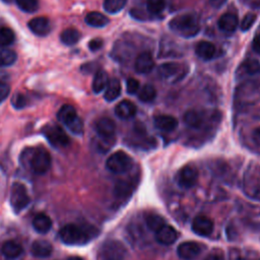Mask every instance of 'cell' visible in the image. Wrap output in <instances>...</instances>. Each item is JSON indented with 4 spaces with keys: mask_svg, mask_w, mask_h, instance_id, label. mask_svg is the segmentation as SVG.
I'll use <instances>...</instances> for the list:
<instances>
[{
    "mask_svg": "<svg viewBox=\"0 0 260 260\" xmlns=\"http://www.w3.org/2000/svg\"><path fill=\"white\" fill-rule=\"evenodd\" d=\"M169 27L183 38H193L200 30L198 15L192 12L179 14L170 20Z\"/></svg>",
    "mask_w": 260,
    "mask_h": 260,
    "instance_id": "1",
    "label": "cell"
},
{
    "mask_svg": "<svg viewBox=\"0 0 260 260\" xmlns=\"http://www.w3.org/2000/svg\"><path fill=\"white\" fill-rule=\"evenodd\" d=\"M21 159L36 174L43 175L47 173L51 167V155L49 151L43 147H31L23 150Z\"/></svg>",
    "mask_w": 260,
    "mask_h": 260,
    "instance_id": "2",
    "label": "cell"
},
{
    "mask_svg": "<svg viewBox=\"0 0 260 260\" xmlns=\"http://www.w3.org/2000/svg\"><path fill=\"white\" fill-rule=\"evenodd\" d=\"M91 230L89 231L75 223H67L60 230L59 237L67 245H84L95 237V233Z\"/></svg>",
    "mask_w": 260,
    "mask_h": 260,
    "instance_id": "3",
    "label": "cell"
},
{
    "mask_svg": "<svg viewBox=\"0 0 260 260\" xmlns=\"http://www.w3.org/2000/svg\"><path fill=\"white\" fill-rule=\"evenodd\" d=\"M94 130L101 139L103 141L101 143V148H103V145H106V148L108 149L111 147V145L114 143L115 140V133H116V124L115 122L107 117L101 118L95 122Z\"/></svg>",
    "mask_w": 260,
    "mask_h": 260,
    "instance_id": "4",
    "label": "cell"
},
{
    "mask_svg": "<svg viewBox=\"0 0 260 260\" xmlns=\"http://www.w3.org/2000/svg\"><path fill=\"white\" fill-rule=\"evenodd\" d=\"M132 166L131 156L122 150L112 153L106 161L107 169L114 174H125L131 170Z\"/></svg>",
    "mask_w": 260,
    "mask_h": 260,
    "instance_id": "5",
    "label": "cell"
},
{
    "mask_svg": "<svg viewBox=\"0 0 260 260\" xmlns=\"http://www.w3.org/2000/svg\"><path fill=\"white\" fill-rule=\"evenodd\" d=\"M243 192L252 200L260 201V171L249 170L243 181Z\"/></svg>",
    "mask_w": 260,
    "mask_h": 260,
    "instance_id": "6",
    "label": "cell"
},
{
    "mask_svg": "<svg viewBox=\"0 0 260 260\" xmlns=\"http://www.w3.org/2000/svg\"><path fill=\"white\" fill-rule=\"evenodd\" d=\"M42 132L48 141L55 147H65L70 143L69 136L62 127L56 124L46 125L42 129Z\"/></svg>",
    "mask_w": 260,
    "mask_h": 260,
    "instance_id": "7",
    "label": "cell"
},
{
    "mask_svg": "<svg viewBox=\"0 0 260 260\" xmlns=\"http://www.w3.org/2000/svg\"><path fill=\"white\" fill-rule=\"evenodd\" d=\"M126 254L125 246L117 240H108L101 248L102 260H125Z\"/></svg>",
    "mask_w": 260,
    "mask_h": 260,
    "instance_id": "8",
    "label": "cell"
},
{
    "mask_svg": "<svg viewBox=\"0 0 260 260\" xmlns=\"http://www.w3.org/2000/svg\"><path fill=\"white\" fill-rule=\"evenodd\" d=\"M29 203V196L25 186L19 182L12 185L10 193V204L14 212L18 213Z\"/></svg>",
    "mask_w": 260,
    "mask_h": 260,
    "instance_id": "9",
    "label": "cell"
},
{
    "mask_svg": "<svg viewBox=\"0 0 260 260\" xmlns=\"http://www.w3.org/2000/svg\"><path fill=\"white\" fill-rule=\"evenodd\" d=\"M187 68H184L182 64L175 63V62H168L164 63L158 66L157 73L162 79L169 80L171 82H177L184 78L185 72Z\"/></svg>",
    "mask_w": 260,
    "mask_h": 260,
    "instance_id": "10",
    "label": "cell"
},
{
    "mask_svg": "<svg viewBox=\"0 0 260 260\" xmlns=\"http://www.w3.org/2000/svg\"><path fill=\"white\" fill-rule=\"evenodd\" d=\"M198 180V170L193 165H186L176 175L177 184L185 189L192 188Z\"/></svg>",
    "mask_w": 260,
    "mask_h": 260,
    "instance_id": "11",
    "label": "cell"
},
{
    "mask_svg": "<svg viewBox=\"0 0 260 260\" xmlns=\"http://www.w3.org/2000/svg\"><path fill=\"white\" fill-rule=\"evenodd\" d=\"M192 231L200 237H208L213 232V222L206 215H197L192 221Z\"/></svg>",
    "mask_w": 260,
    "mask_h": 260,
    "instance_id": "12",
    "label": "cell"
},
{
    "mask_svg": "<svg viewBox=\"0 0 260 260\" xmlns=\"http://www.w3.org/2000/svg\"><path fill=\"white\" fill-rule=\"evenodd\" d=\"M200 253L201 246L192 241L181 243L177 248V254L183 260H194Z\"/></svg>",
    "mask_w": 260,
    "mask_h": 260,
    "instance_id": "13",
    "label": "cell"
},
{
    "mask_svg": "<svg viewBox=\"0 0 260 260\" xmlns=\"http://www.w3.org/2000/svg\"><path fill=\"white\" fill-rule=\"evenodd\" d=\"M153 67H154V61L151 53L148 51H144L140 53L135 59L134 68H135V71L139 74H147L153 69Z\"/></svg>",
    "mask_w": 260,
    "mask_h": 260,
    "instance_id": "14",
    "label": "cell"
},
{
    "mask_svg": "<svg viewBox=\"0 0 260 260\" xmlns=\"http://www.w3.org/2000/svg\"><path fill=\"white\" fill-rule=\"evenodd\" d=\"M179 237V234L175 228L169 224H165L158 232L155 233V240L157 243L169 246L174 244Z\"/></svg>",
    "mask_w": 260,
    "mask_h": 260,
    "instance_id": "15",
    "label": "cell"
},
{
    "mask_svg": "<svg viewBox=\"0 0 260 260\" xmlns=\"http://www.w3.org/2000/svg\"><path fill=\"white\" fill-rule=\"evenodd\" d=\"M29 29L39 37H45L51 31L50 20L45 16H38L28 21Z\"/></svg>",
    "mask_w": 260,
    "mask_h": 260,
    "instance_id": "16",
    "label": "cell"
},
{
    "mask_svg": "<svg viewBox=\"0 0 260 260\" xmlns=\"http://www.w3.org/2000/svg\"><path fill=\"white\" fill-rule=\"evenodd\" d=\"M184 122L191 128L201 129L206 123V116L203 112L190 110L184 114Z\"/></svg>",
    "mask_w": 260,
    "mask_h": 260,
    "instance_id": "17",
    "label": "cell"
},
{
    "mask_svg": "<svg viewBox=\"0 0 260 260\" xmlns=\"http://www.w3.org/2000/svg\"><path fill=\"white\" fill-rule=\"evenodd\" d=\"M178 120L172 115H158L154 118V126L162 132H172L178 127Z\"/></svg>",
    "mask_w": 260,
    "mask_h": 260,
    "instance_id": "18",
    "label": "cell"
},
{
    "mask_svg": "<svg viewBox=\"0 0 260 260\" xmlns=\"http://www.w3.org/2000/svg\"><path fill=\"white\" fill-rule=\"evenodd\" d=\"M217 25L223 31L233 32L239 26V17L235 13L226 12L218 18Z\"/></svg>",
    "mask_w": 260,
    "mask_h": 260,
    "instance_id": "19",
    "label": "cell"
},
{
    "mask_svg": "<svg viewBox=\"0 0 260 260\" xmlns=\"http://www.w3.org/2000/svg\"><path fill=\"white\" fill-rule=\"evenodd\" d=\"M30 251L35 257L46 258L52 254L53 247L51 243L46 240H37L32 243Z\"/></svg>",
    "mask_w": 260,
    "mask_h": 260,
    "instance_id": "20",
    "label": "cell"
},
{
    "mask_svg": "<svg viewBox=\"0 0 260 260\" xmlns=\"http://www.w3.org/2000/svg\"><path fill=\"white\" fill-rule=\"evenodd\" d=\"M115 114L118 118H120L122 120L130 119L136 114V107L130 101L124 100L116 106Z\"/></svg>",
    "mask_w": 260,
    "mask_h": 260,
    "instance_id": "21",
    "label": "cell"
},
{
    "mask_svg": "<svg viewBox=\"0 0 260 260\" xmlns=\"http://www.w3.org/2000/svg\"><path fill=\"white\" fill-rule=\"evenodd\" d=\"M195 54L202 60H211L215 55V47L207 41H200L195 47Z\"/></svg>",
    "mask_w": 260,
    "mask_h": 260,
    "instance_id": "22",
    "label": "cell"
},
{
    "mask_svg": "<svg viewBox=\"0 0 260 260\" xmlns=\"http://www.w3.org/2000/svg\"><path fill=\"white\" fill-rule=\"evenodd\" d=\"M1 252L6 258L15 259L22 254L23 249L21 245L15 241H6L1 247Z\"/></svg>",
    "mask_w": 260,
    "mask_h": 260,
    "instance_id": "23",
    "label": "cell"
},
{
    "mask_svg": "<svg viewBox=\"0 0 260 260\" xmlns=\"http://www.w3.org/2000/svg\"><path fill=\"white\" fill-rule=\"evenodd\" d=\"M32 226L38 233L46 234L52 228V220L47 214L39 213L32 219Z\"/></svg>",
    "mask_w": 260,
    "mask_h": 260,
    "instance_id": "24",
    "label": "cell"
},
{
    "mask_svg": "<svg viewBox=\"0 0 260 260\" xmlns=\"http://www.w3.org/2000/svg\"><path fill=\"white\" fill-rule=\"evenodd\" d=\"M133 191V183L129 180H120L114 188V195L118 199H125Z\"/></svg>",
    "mask_w": 260,
    "mask_h": 260,
    "instance_id": "25",
    "label": "cell"
},
{
    "mask_svg": "<svg viewBox=\"0 0 260 260\" xmlns=\"http://www.w3.org/2000/svg\"><path fill=\"white\" fill-rule=\"evenodd\" d=\"M77 116V113L73 106L71 105H64L60 108V110L57 113L58 120L63 123L64 125H68L70 122H72Z\"/></svg>",
    "mask_w": 260,
    "mask_h": 260,
    "instance_id": "26",
    "label": "cell"
},
{
    "mask_svg": "<svg viewBox=\"0 0 260 260\" xmlns=\"http://www.w3.org/2000/svg\"><path fill=\"white\" fill-rule=\"evenodd\" d=\"M121 93V84L120 81L116 78H113L109 81L107 87L105 88V93H104V98L107 102H113L116 99H118V96Z\"/></svg>",
    "mask_w": 260,
    "mask_h": 260,
    "instance_id": "27",
    "label": "cell"
},
{
    "mask_svg": "<svg viewBox=\"0 0 260 260\" xmlns=\"http://www.w3.org/2000/svg\"><path fill=\"white\" fill-rule=\"evenodd\" d=\"M85 22L92 27H104L109 23V18L101 12L92 11L86 14Z\"/></svg>",
    "mask_w": 260,
    "mask_h": 260,
    "instance_id": "28",
    "label": "cell"
},
{
    "mask_svg": "<svg viewBox=\"0 0 260 260\" xmlns=\"http://www.w3.org/2000/svg\"><path fill=\"white\" fill-rule=\"evenodd\" d=\"M110 79L106 71L99 70L93 76L92 80V90L94 93H100L107 87Z\"/></svg>",
    "mask_w": 260,
    "mask_h": 260,
    "instance_id": "29",
    "label": "cell"
},
{
    "mask_svg": "<svg viewBox=\"0 0 260 260\" xmlns=\"http://www.w3.org/2000/svg\"><path fill=\"white\" fill-rule=\"evenodd\" d=\"M145 223H146V226L151 232L156 233L166 224V221H165L164 217L160 216L159 214L150 212L145 215Z\"/></svg>",
    "mask_w": 260,
    "mask_h": 260,
    "instance_id": "30",
    "label": "cell"
},
{
    "mask_svg": "<svg viewBox=\"0 0 260 260\" xmlns=\"http://www.w3.org/2000/svg\"><path fill=\"white\" fill-rule=\"evenodd\" d=\"M80 39V32L75 28H66L60 35V40L64 45L72 46L76 44Z\"/></svg>",
    "mask_w": 260,
    "mask_h": 260,
    "instance_id": "31",
    "label": "cell"
},
{
    "mask_svg": "<svg viewBox=\"0 0 260 260\" xmlns=\"http://www.w3.org/2000/svg\"><path fill=\"white\" fill-rule=\"evenodd\" d=\"M156 96V89L152 84H145L138 92V99L143 103H150Z\"/></svg>",
    "mask_w": 260,
    "mask_h": 260,
    "instance_id": "32",
    "label": "cell"
},
{
    "mask_svg": "<svg viewBox=\"0 0 260 260\" xmlns=\"http://www.w3.org/2000/svg\"><path fill=\"white\" fill-rule=\"evenodd\" d=\"M127 3V0H105L104 9L111 14L118 13L121 11Z\"/></svg>",
    "mask_w": 260,
    "mask_h": 260,
    "instance_id": "33",
    "label": "cell"
},
{
    "mask_svg": "<svg viewBox=\"0 0 260 260\" xmlns=\"http://www.w3.org/2000/svg\"><path fill=\"white\" fill-rule=\"evenodd\" d=\"M241 68L248 75H255L260 73V62L256 59L250 58L243 62Z\"/></svg>",
    "mask_w": 260,
    "mask_h": 260,
    "instance_id": "34",
    "label": "cell"
},
{
    "mask_svg": "<svg viewBox=\"0 0 260 260\" xmlns=\"http://www.w3.org/2000/svg\"><path fill=\"white\" fill-rule=\"evenodd\" d=\"M16 53L9 49L0 50V67H7L16 61Z\"/></svg>",
    "mask_w": 260,
    "mask_h": 260,
    "instance_id": "35",
    "label": "cell"
},
{
    "mask_svg": "<svg viewBox=\"0 0 260 260\" xmlns=\"http://www.w3.org/2000/svg\"><path fill=\"white\" fill-rule=\"evenodd\" d=\"M15 35L11 28L1 27L0 28V47H7L14 42Z\"/></svg>",
    "mask_w": 260,
    "mask_h": 260,
    "instance_id": "36",
    "label": "cell"
},
{
    "mask_svg": "<svg viewBox=\"0 0 260 260\" xmlns=\"http://www.w3.org/2000/svg\"><path fill=\"white\" fill-rule=\"evenodd\" d=\"M15 2L19 9L27 13L35 12L39 8V0H15Z\"/></svg>",
    "mask_w": 260,
    "mask_h": 260,
    "instance_id": "37",
    "label": "cell"
},
{
    "mask_svg": "<svg viewBox=\"0 0 260 260\" xmlns=\"http://www.w3.org/2000/svg\"><path fill=\"white\" fill-rule=\"evenodd\" d=\"M146 7L149 13L158 14L166 8V0H147Z\"/></svg>",
    "mask_w": 260,
    "mask_h": 260,
    "instance_id": "38",
    "label": "cell"
},
{
    "mask_svg": "<svg viewBox=\"0 0 260 260\" xmlns=\"http://www.w3.org/2000/svg\"><path fill=\"white\" fill-rule=\"evenodd\" d=\"M70 132L75 135H82L83 133V122L79 117H76L72 122L66 126Z\"/></svg>",
    "mask_w": 260,
    "mask_h": 260,
    "instance_id": "39",
    "label": "cell"
},
{
    "mask_svg": "<svg viewBox=\"0 0 260 260\" xmlns=\"http://www.w3.org/2000/svg\"><path fill=\"white\" fill-rule=\"evenodd\" d=\"M256 20V14L255 13H247L243 19L241 20V23H240V28L243 30V31H246V30H249L252 25L254 24Z\"/></svg>",
    "mask_w": 260,
    "mask_h": 260,
    "instance_id": "40",
    "label": "cell"
},
{
    "mask_svg": "<svg viewBox=\"0 0 260 260\" xmlns=\"http://www.w3.org/2000/svg\"><path fill=\"white\" fill-rule=\"evenodd\" d=\"M11 104L15 109H22L26 106L27 100L26 96L20 92L15 93L11 100Z\"/></svg>",
    "mask_w": 260,
    "mask_h": 260,
    "instance_id": "41",
    "label": "cell"
},
{
    "mask_svg": "<svg viewBox=\"0 0 260 260\" xmlns=\"http://www.w3.org/2000/svg\"><path fill=\"white\" fill-rule=\"evenodd\" d=\"M139 89V81L135 78H129L126 82V90L129 94H134Z\"/></svg>",
    "mask_w": 260,
    "mask_h": 260,
    "instance_id": "42",
    "label": "cell"
},
{
    "mask_svg": "<svg viewBox=\"0 0 260 260\" xmlns=\"http://www.w3.org/2000/svg\"><path fill=\"white\" fill-rule=\"evenodd\" d=\"M10 92V86L5 82H0V104L8 96Z\"/></svg>",
    "mask_w": 260,
    "mask_h": 260,
    "instance_id": "43",
    "label": "cell"
},
{
    "mask_svg": "<svg viewBox=\"0 0 260 260\" xmlns=\"http://www.w3.org/2000/svg\"><path fill=\"white\" fill-rule=\"evenodd\" d=\"M102 47H103V41H102V39H99V38L98 39H93V40H91L88 43V48L92 52L100 50Z\"/></svg>",
    "mask_w": 260,
    "mask_h": 260,
    "instance_id": "44",
    "label": "cell"
},
{
    "mask_svg": "<svg viewBox=\"0 0 260 260\" xmlns=\"http://www.w3.org/2000/svg\"><path fill=\"white\" fill-rule=\"evenodd\" d=\"M251 137H252V140L253 142L257 145V146H260V126H258L257 128H255L251 134Z\"/></svg>",
    "mask_w": 260,
    "mask_h": 260,
    "instance_id": "45",
    "label": "cell"
},
{
    "mask_svg": "<svg viewBox=\"0 0 260 260\" xmlns=\"http://www.w3.org/2000/svg\"><path fill=\"white\" fill-rule=\"evenodd\" d=\"M252 48H253L254 52H256L257 54H260V34H258L254 37L253 42H252Z\"/></svg>",
    "mask_w": 260,
    "mask_h": 260,
    "instance_id": "46",
    "label": "cell"
},
{
    "mask_svg": "<svg viewBox=\"0 0 260 260\" xmlns=\"http://www.w3.org/2000/svg\"><path fill=\"white\" fill-rule=\"evenodd\" d=\"M230 259H231V260H246V258L242 256V254H241V252H240L239 250H233V251H231Z\"/></svg>",
    "mask_w": 260,
    "mask_h": 260,
    "instance_id": "47",
    "label": "cell"
},
{
    "mask_svg": "<svg viewBox=\"0 0 260 260\" xmlns=\"http://www.w3.org/2000/svg\"><path fill=\"white\" fill-rule=\"evenodd\" d=\"M204 260H224L222 255L219 253H210Z\"/></svg>",
    "mask_w": 260,
    "mask_h": 260,
    "instance_id": "48",
    "label": "cell"
},
{
    "mask_svg": "<svg viewBox=\"0 0 260 260\" xmlns=\"http://www.w3.org/2000/svg\"><path fill=\"white\" fill-rule=\"evenodd\" d=\"M225 1H226V0H209V3H210L213 7L219 8V7H221V6L225 3Z\"/></svg>",
    "mask_w": 260,
    "mask_h": 260,
    "instance_id": "49",
    "label": "cell"
},
{
    "mask_svg": "<svg viewBox=\"0 0 260 260\" xmlns=\"http://www.w3.org/2000/svg\"><path fill=\"white\" fill-rule=\"evenodd\" d=\"M68 260H82V259L78 256H71V257L68 258Z\"/></svg>",
    "mask_w": 260,
    "mask_h": 260,
    "instance_id": "50",
    "label": "cell"
},
{
    "mask_svg": "<svg viewBox=\"0 0 260 260\" xmlns=\"http://www.w3.org/2000/svg\"><path fill=\"white\" fill-rule=\"evenodd\" d=\"M4 3H7V4H9V3H12V2H15V0H2Z\"/></svg>",
    "mask_w": 260,
    "mask_h": 260,
    "instance_id": "51",
    "label": "cell"
}]
</instances>
